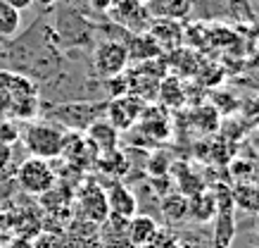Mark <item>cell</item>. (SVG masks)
<instances>
[{
	"label": "cell",
	"instance_id": "cell-3",
	"mask_svg": "<svg viewBox=\"0 0 259 248\" xmlns=\"http://www.w3.org/2000/svg\"><path fill=\"white\" fill-rule=\"evenodd\" d=\"M143 110H145V103L136 93H124V96H117L107 105V122L117 131H126L134 124H138Z\"/></svg>",
	"mask_w": 259,
	"mask_h": 248
},
{
	"label": "cell",
	"instance_id": "cell-14",
	"mask_svg": "<svg viewBox=\"0 0 259 248\" xmlns=\"http://www.w3.org/2000/svg\"><path fill=\"white\" fill-rule=\"evenodd\" d=\"M19 24H22V12L0 0V41L12 39L19 31Z\"/></svg>",
	"mask_w": 259,
	"mask_h": 248
},
{
	"label": "cell",
	"instance_id": "cell-9",
	"mask_svg": "<svg viewBox=\"0 0 259 248\" xmlns=\"http://www.w3.org/2000/svg\"><path fill=\"white\" fill-rule=\"evenodd\" d=\"M86 141L91 144V148H93L98 155H100V153H110V151H114L119 144V131L112 127L107 120L93 122V124L88 127Z\"/></svg>",
	"mask_w": 259,
	"mask_h": 248
},
{
	"label": "cell",
	"instance_id": "cell-10",
	"mask_svg": "<svg viewBox=\"0 0 259 248\" xmlns=\"http://www.w3.org/2000/svg\"><path fill=\"white\" fill-rule=\"evenodd\" d=\"M188 215L200 224L209 222V220L217 215V200H214V193L204 189V191L190 196L188 198Z\"/></svg>",
	"mask_w": 259,
	"mask_h": 248
},
{
	"label": "cell",
	"instance_id": "cell-4",
	"mask_svg": "<svg viewBox=\"0 0 259 248\" xmlns=\"http://www.w3.org/2000/svg\"><path fill=\"white\" fill-rule=\"evenodd\" d=\"M128 48H126L124 43H117V41H105L100 43L98 48H95V69L102 74V77H119V74L126 69V64H128Z\"/></svg>",
	"mask_w": 259,
	"mask_h": 248
},
{
	"label": "cell",
	"instance_id": "cell-22",
	"mask_svg": "<svg viewBox=\"0 0 259 248\" xmlns=\"http://www.w3.org/2000/svg\"><path fill=\"white\" fill-rule=\"evenodd\" d=\"M250 117H252V124H257V127H259V96L254 98V103H252Z\"/></svg>",
	"mask_w": 259,
	"mask_h": 248
},
{
	"label": "cell",
	"instance_id": "cell-18",
	"mask_svg": "<svg viewBox=\"0 0 259 248\" xmlns=\"http://www.w3.org/2000/svg\"><path fill=\"white\" fill-rule=\"evenodd\" d=\"M19 138V129L12 120H3L0 122V144L5 146H12V141Z\"/></svg>",
	"mask_w": 259,
	"mask_h": 248
},
{
	"label": "cell",
	"instance_id": "cell-26",
	"mask_svg": "<svg viewBox=\"0 0 259 248\" xmlns=\"http://www.w3.org/2000/svg\"><path fill=\"white\" fill-rule=\"evenodd\" d=\"M254 227H257V232H259V212H257V217H254Z\"/></svg>",
	"mask_w": 259,
	"mask_h": 248
},
{
	"label": "cell",
	"instance_id": "cell-8",
	"mask_svg": "<svg viewBox=\"0 0 259 248\" xmlns=\"http://www.w3.org/2000/svg\"><path fill=\"white\" fill-rule=\"evenodd\" d=\"M138 124H141L143 131H145L150 138H155V141H164V138H169V134H171V120H169V115H166L164 108H157V110H155V108L145 105Z\"/></svg>",
	"mask_w": 259,
	"mask_h": 248
},
{
	"label": "cell",
	"instance_id": "cell-5",
	"mask_svg": "<svg viewBox=\"0 0 259 248\" xmlns=\"http://www.w3.org/2000/svg\"><path fill=\"white\" fill-rule=\"evenodd\" d=\"M79 203H81V212L86 217L88 222L93 224H102L107 222L110 217V208H107V193L105 189L98 184H86L79 191Z\"/></svg>",
	"mask_w": 259,
	"mask_h": 248
},
{
	"label": "cell",
	"instance_id": "cell-24",
	"mask_svg": "<svg viewBox=\"0 0 259 248\" xmlns=\"http://www.w3.org/2000/svg\"><path fill=\"white\" fill-rule=\"evenodd\" d=\"M252 144H254V148L259 151V127L254 129V134H252Z\"/></svg>",
	"mask_w": 259,
	"mask_h": 248
},
{
	"label": "cell",
	"instance_id": "cell-25",
	"mask_svg": "<svg viewBox=\"0 0 259 248\" xmlns=\"http://www.w3.org/2000/svg\"><path fill=\"white\" fill-rule=\"evenodd\" d=\"M252 182H254V184L259 186V167L254 169V172H252Z\"/></svg>",
	"mask_w": 259,
	"mask_h": 248
},
{
	"label": "cell",
	"instance_id": "cell-20",
	"mask_svg": "<svg viewBox=\"0 0 259 248\" xmlns=\"http://www.w3.org/2000/svg\"><path fill=\"white\" fill-rule=\"evenodd\" d=\"M3 3H8L10 8L19 10V12H22V10H26L29 5H33V0H3Z\"/></svg>",
	"mask_w": 259,
	"mask_h": 248
},
{
	"label": "cell",
	"instance_id": "cell-13",
	"mask_svg": "<svg viewBox=\"0 0 259 248\" xmlns=\"http://www.w3.org/2000/svg\"><path fill=\"white\" fill-rule=\"evenodd\" d=\"M174 169H176V182H179V193H183V196H195V193L204 191V184L202 179H200V174H195V172H190V167L186 165V162H176L174 165Z\"/></svg>",
	"mask_w": 259,
	"mask_h": 248
},
{
	"label": "cell",
	"instance_id": "cell-2",
	"mask_svg": "<svg viewBox=\"0 0 259 248\" xmlns=\"http://www.w3.org/2000/svg\"><path fill=\"white\" fill-rule=\"evenodd\" d=\"M17 184L22 186L26 193L43 196V193L53 191V186H55V172L48 165V160L29 158L17 169Z\"/></svg>",
	"mask_w": 259,
	"mask_h": 248
},
{
	"label": "cell",
	"instance_id": "cell-1",
	"mask_svg": "<svg viewBox=\"0 0 259 248\" xmlns=\"http://www.w3.org/2000/svg\"><path fill=\"white\" fill-rule=\"evenodd\" d=\"M62 144L64 131L55 124H48V122H36L24 134V146L29 148L31 158H40V160L57 158L62 153Z\"/></svg>",
	"mask_w": 259,
	"mask_h": 248
},
{
	"label": "cell",
	"instance_id": "cell-12",
	"mask_svg": "<svg viewBox=\"0 0 259 248\" xmlns=\"http://www.w3.org/2000/svg\"><path fill=\"white\" fill-rule=\"evenodd\" d=\"M162 212H164L166 222H181L188 217V196H183L179 191L166 193L162 200Z\"/></svg>",
	"mask_w": 259,
	"mask_h": 248
},
{
	"label": "cell",
	"instance_id": "cell-28",
	"mask_svg": "<svg viewBox=\"0 0 259 248\" xmlns=\"http://www.w3.org/2000/svg\"><path fill=\"white\" fill-rule=\"evenodd\" d=\"M62 3H74V0H62Z\"/></svg>",
	"mask_w": 259,
	"mask_h": 248
},
{
	"label": "cell",
	"instance_id": "cell-23",
	"mask_svg": "<svg viewBox=\"0 0 259 248\" xmlns=\"http://www.w3.org/2000/svg\"><path fill=\"white\" fill-rule=\"evenodd\" d=\"M33 3H38L40 8H53V5H55L57 0H33Z\"/></svg>",
	"mask_w": 259,
	"mask_h": 248
},
{
	"label": "cell",
	"instance_id": "cell-21",
	"mask_svg": "<svg viewBox=\"0 0 259 248\" xmlns=\"http://www.w3.org/2000/svg\"><path fill=\"white\" fill-rule=\"evenodd\" d=\"M91 3H93V8H95V10H102V12H110L112 5H114L117 0H91Z\"/></svg>",
	"mask_w": 259,
	"mask_h": 248
},
{
	"label": "cell",
	"instance_id": "cell-16",
	"mask_svg": "<svg viewBox=\"0 0 259 248\" xmlns=\"http://www.w3.org/2000/svg\"><path fill=\"white\" fill-rule=\"evenodd\" d=\"M159 98H162V103L164 108H179L183 105V88L176 79H164L162 81V86H159Z\"/></svg>",
	"mask_w": 259,
	"mask_h": 248
},
{
	"label": "cell",
	"instance_id": "cell-17",
	"mask_svg": "<svg viewBox=\"0 0 259 248\" xmlns=\"http://www.w3.org/2000/svg\"><path fill=\"white\" fill-rule=\"evenodd\" d=\"M190 10V0H166L164 5H159L155 12L162 15V19H179L186 17Z\"/></svg>",
	"mask_w": 259,
	"mask_h": 248
},
{
	"label": "cell",
	"instance_id": "cell-27",
	"mask_svg": "<svg viewBox=\"0 0 259 248\" xmlns=\"http://www.w3.org/2000/svg\"><path fill=\"white\" fill-rule=\"evenodd\" d=\"M134 3H138V5H145V3H150V0H134Z\"/></svg>",
	"mask_w": 259,
	"mask_h": 248
},
{
	"label": "cell",
	"instance_id": "cell-15",
	"mask_svg": "<svg viewBox=\"0 0 259 248\" xmlns=\"http://www.w3.org/2000/svg\"><path fill=\"white\" fill-rule=\"evenodd\" d=\"M190 122H195L204 134H212V131L219 129V115H217V110H214L212 105H202V108H197V110L193 112Z\"/></svg>",
	"mask_w": 259,
	"mask_h": 248
},
{
	"label": "cell",
	"instance_id": "cell-11",
	"mask_svg": "<svg viewBox=\"0 0 259 248\" xmlns=\"http://www.w3.org/2000/svg\"><path fill=\"white\" fill-rule=\"evenodd\" d=\"M231 198H233V205H238L240 210H247V212H259V186L254 182H240L231 189Z\"/></svg>",
	"mask_w": 259,
	"mask_h": 248
},
{
	"label": "cell",
	"instance_id": "cell-19",
	"mask_svg": "<svg viewBox=\"0 0 259 248\" xmlns=\"http://www.w3.org/2000/svg\"><path fill=\"white\" fill-rule=\"evenodd\" d=\"M10 158H12V148H10V146H5V144H0V169L8 165Z\"/></svg>",
	"mask_w": 259,
	"mask_h": 248
},
{
	"label": "cell",
	"instance_id": "cell-6",
	"mask_svg": "<svg viewBox=\"0 0 259 248\" xmlns=\"http://www.w3.org/2000/svg\"><path fill=\"white\" fill-rule=\"evenodd\" d=\"M157 234H159V224L155 222L150 215H134L131 220H128V224H126V239H128V246L145 248L157 239Z\"/></svg>",
	"mask_w": 259,
	"mask_h": 248
},
{
	"label": "cell",
	"instance_id": "cell-7",
	"mask_svg": "<svg viewBox=\"0 0 259 248\" xmlns=\"http://www.w3.org/2000/svg\"><path fill=\"white\" fill-rule=\"evenodd\" d=\"M107 193V208H110V215L121 217V220H131L134 215H138V200H136L134 191H128V186L124 184H112Z\"/></svg>",
	"mask_w": 259,
	"mask_h": 248
}]
</instances>
